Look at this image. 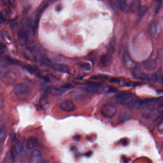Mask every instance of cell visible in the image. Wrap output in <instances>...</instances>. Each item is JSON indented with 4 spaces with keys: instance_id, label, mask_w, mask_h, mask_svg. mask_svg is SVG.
I'll return each mask as SVG.
<instances>
[{
    "instance_id": "obj_41",
    "label": "cell",
    "mask_w": 163,
    "mask_h": 163,
    "mask_svg": "<svg viewBox=\"0 0 163 163\" xmlns=\"http://www.w3.org/2000/svg\"><path fill=\"white\" fill-rule=\"evenodd\" d=\"M159 129L161 130V131H163V122L161 124H160V126H159Z\"/></svg>"
},
{
    "instance_id": "obj_39",
    "label": "cell",
    "mask_w": 163,
    "mask_h": 163,
    "mask_svg": "<svg viewBox=\"0 0 163 163\" xmlns=\"http://www.w3.org/2000/svg\"><path fill=\"white\" fill-rule=\"evenodd\" d=\"M123 160L124 162H128L130 160V159H129L128 158H126L125 156L123 157Z\"/></svg>"
},
{
    "instance_id": "obj_32",
    "label": "cell",
    "mask_w": 163,
    "mask_h": 163,
    "mask_svg": "<svg viewBox=\"0 0 163 163\" xmlns=\"http://www.w3.org/2000/svg\"><path fill=\"white\" fill-rule=\"evenodd\" d=\"M158 112L160 114L161 117L163 118V102L158 108Z\"/></svg>"
},
{
    "instance_id": "obj_24",
    "label": "cell",
    "mask_w": 163,
    "mask_h": 163,
    "mask_svg": "<svg viewBox=\"0 0 163 163\" xmlns=\"http://www.w3.org/2000/svg\"><path fill=\"white\" fill-rule=\"evenodd\" d=\"M110 4L114 11L118 12L120 10L119 6L118 0H110Z\"/></svg>"
},
{
    "instance_id": "obj_33",
    "label": "cell",
    "mask_w": 163,
    "mask_h": 163,
    "mask_svg": "<svg viewBox=\"0 0 163 163\" xmlns=\"http://www.w3.org/2000/svg\"><path fill=\"white\" fill-rule=\"evenodd\" d=\"M25 67H26L25 68H27V70L31 73H35V69H34L33 67H31L30 65H27Z\"/></svg>"
},
{
    "instance_id": "obj_22",
    "label": "cell",
    "mask_w": 163,
    "mask_h": 163,
    "mask_svg": "<svg viewBox=\"0 0 163 163\" xmlns=\"http://www.w3.org/2000/svg\"><path fill=\"white\" fill-rule=\"evenodd\" d=\"M148 9V8L146 5L143 6L142 7H140L138 10V18L141 19V18H142L145 15L147 12V11Z\"/></svg>"
},
{
    "instance_id": "obj_18",
    "label": "cell",
    "mask_w": 163,
    "mask_h": 163,
    "mask_svg": "<svg viewBox=\"0 0 163 163\" xmlns=\"http://www.w3.org/2000/svg\"><path fill=\"white\" fill-rule=\"evenodd\" d=\"M23 144L21 141H17L14 145V151L17 155H20L23 151Z\"/></svg>"
},
{
    "instance_id": "obj_29",
    "label": "cell",
    "mask_w": 163,
    "mask_h": 163,
    "mask_svg": "<svg viewBox=\"0 0 163 163\" xmlns=\"http://www.w3.org/2000/svg\"><path fill=\"white\" fill-rule=\"evenodd\" d=\"M6 134L5 127L4 125H1L0 131V139L1 140H3L5 137Z\"/></svg>"
},
{
    "instance_id": "obj_2",
    "label": "cell",
    "mask_w": 163,
    "mask_h": 163,
    "mask_svg": "<svg viewBox=\"0 0 163 163\" xmlns=\"http://www.w3.org/2000/svg\"><path fill=\"white\" fill-rule=\"evenodd\" d=\"M116 112V108L110 103L104 105L100 110L102 115L106 118H112L115 115Z\"/></svg>"
},
{
    "instance_id": "obj_21",
    "label": "cell",
    "mask_w": 163,
    "mask_h": 163,
    "mask_svg": "<svg viewBox=\"0 0 163 163\" xmlns=\"http://www.w3.org/2000/svg\"><path fill=\"white\" fill-rule=\"evenodd\" d=\"M116 45V42L115 38H112L109 43V46H108V52L110 53H114V52L115 50V46Z\"/></svg>"
},
{
    "instance_id": "obj_5",
    "label": "cell",
    "mask_w": 163,
    "mask_h": 163,
    "mask_svg": "<svg viewBox=\"0 0 163 163\" xmlns=\"http://www.w3.org/2000/svg\"><path fill=\"white\" fill-rule=\"evenodd\" d=\"M17 80L16 73L13 71H8L6 72L2 78L3 83L7 85H13L16 83Z\"/></svg>"
},
{
    "instance_id": "obj_13",
    "label": "cell",
    "mask_w": 163,
    "mask_h": 163,
    "mask_svg": "<svg viewBox=\"0 0 163 163\" xmlns=\"http://www.w3.org/2000/svg\"><path fill=\"white\" fill-rule=\"evenodd\" d=\"M144 100L134 98L128 105L132 109H139L144 107Z\"/></svg>"
},
{
    "instance_id": "obj_14",
    "label": "cell",
    "mask_w": 163,
    "mask_h": 163,
    "mask_svg": "<svg viewBox=\"0 0 163 163\" xmlns=\"http://www.w3.org/2000/svg\"><path fill=\"white\" fill-rule=\"evenodd\" d=\"M52 67L57 71L63 73H68L70 71L69 67L66 65L63 64H54Z\"/></svg>"
},
{
    "instance_id": "obj_36",
    "label": "cell",
    "mask_w": 163,
    "mask_h": 163,
    "mask_svg": "<svg viewBox=\"0 0 163 163\" xmlns=\"http://www.w3.org/2000/svg\"><path fill=\"white\" fill-rule=\"evenodd\" d=\"M9 2L10 3V4L13 7H15L16 5V0H8Z\"/></svg>"
},
{
    "instance_id": "obj_15",
    "label": "cell",
    "mask_w": 163,
    "mask_h": 163,
    "mask_svg": "<svg viewBox=\"0 0 163 163\" xmlns=\"http://www.w3.org/2000/svg\"><path fill=\"white\" fill-rule=\"evenodd\" d=\"M140 5V0H132L129 6V11L134 13L139 10Z\"/></svg>"
},
{
    "instance_id": "obj_3",
    "label": "cell",
    "mask_w": 163,
    "mask_h": 163,
    "mask_svg": "<svg viewBox=\"0 0 163 163\" xmlns=\"http://www.w3.org/2000/svg\"><path fill=\"white\" fill-rule=\"evenodd\" d=\"M115 100L120 104L128 105L134 99L132 94L128 92L119 93L115 96Z\"/></svg>"
},
{
    "instance_id": "obj_12",
    "label": "cell",
    "mask_w": 163,
    "mask_h": 163,
    "mask_svg": "<svg viewBox=\"0 0 163 163\" xmlns=\"http://www.w3.org/2000/svg\"><path fill=\"white\" fill-rule=\"evenodd\" d=\"M100 61L103 67H107L110 65L112 63V57L109 54H105L102 55L100 57Z\"/></svg>"
},
{
    "instance_id": "obj_35",
    "label": "cell",
    "mask_w": 163,
    "mask_h": 163,
    "mask_svg": "<svg viewBox=\"0 0 163 163\" xmlns=\"http://www.w3.org/2000/svg\"><path fill=\"white\" fill-rule=\"evenodd\" d=\"M73 86L70 84H67L65 85H63L61 86V88L63 89H71L72 88Z\"/></svg>"
},
{
    "instance_id": "obj_10",
    "label": "cell",
    "mask_w": 163,
    "mask_h": 163,
    "mask_svg": "<svg viewBox=\"0 0 163 163\" xmlns=\"http://www.w3.org/2000/svg\"><path fill=\"white\" fill-rule=\"evenodd\" d=\"M157 67V63L154 59L148 60L143 64V68L148 72L155 71Z\"/></svg>"
},
{
    "instance_id": "obj_38",
    "label": "cell",
    "mask_w": 163,
    "mask_h": 163,
    "mask_svg": "<svg viewBox=\"0 0 163 163\" xmlns=\"http://www.w3.org/2000/svg\"><path fill=\"white\" fill-rule=\"evenodd\" d=\"M0 106H1V109H2L4 106V100L3 99V96L1 95V103H0Z\"/></svg>"
},
{
    "instance_id": "obj_28",
    "label": "cell",
    "mask_w": 163,
    "mask_h": 163,
    "mask_svg": "<svg viewBox=\"0 0 163 163\" xmlns=\"http://www.w3.org/2000/svg\"><path fill=\"white\" fill-rule=\"evenodd\" d=\"M41 62L43 63L44 64L46 65H52L51 61H50L49 59H48V57H42L41 59Z\"/></svg>"
},
{
    "instance_id": "obj_11",
    "label": "cell",
    "mask_w": 163,
    "mask_h": 163,
    "mask_svg": "<svg viewBox=\"0 0 163 163\" xmlns=\"http://www.w3.org/2000/svg\"><path fill=\"white\" fill-rule=\"evenodd\" d=\"M30 162L32 163H40L42 162V154L38 150L33 151L31 154Z\"/></svg>"
},
{
    "instance_id": "obj_27",
    "label": "cell",
    "mask_w": 163,
    "mask_h": 163,
    "mask_svg": "<svg viewBox=\"0 0 163 163\" xmlns=\"http://www.w3.org/2000/svg\"><path fill=\"white\" fill-rule=\"evenodd\" d=\"M48 104V95L45 94L42 97L41 101V105L42 107H46Z\"/></svg>"
},
{
    "instance_id": "obj_31",
    "label": "cell",
    "mask_w": 163,
    "mask_h": 163,
    "mask_svg": "<svg viewBox=\"0 0 163 163\" xmlns=\"http://www.w3.org/2000/svg\"><path fill=\"white\" fill-rule=\"evenodd\" d=\"M157 1H158V3H157L156 8H155V12L156 14L160 11V10L162 8V5H163V3H162V1L161 0H157Z\"/></svg>"
},
{
    "instance_id": "obj_40",
    "label": "cell",
    "mask_w": 163,
    "mask_h": 163,
    "mask_svg": "<svg viewBox=\"0 0 163 163\" xmlns=\"http://www.w3.org/2000/svg\"><path fill=\"white\" fill-rule=\"evenodd\" d=\"M121 142H122V144H123V145H127V141L126 140H123L121 141Z\"/></svg>"
},
{
    "instance_id": "obj_8",
    "label": "cell",
    "mask_w": 163,
    "mask_h": 163,
    "mask_svg": "<svg viewBox=\"0 0 163 163\" xmlns=\"http://www.w3.org/2000/svg\"><path fill=\"white\" fill-rule=\"evenodd\" d=\"M60 109L66 112H71L75 110L76 106L71 100H65L59 105Z\"/></svg>"
},
{
    "instance_id": "obj_1",
    "label": "cell",
    "mask_w": 163,
    "mask_h": 163,
    "mask_svg": "<svg viewBox=\"0 0 163 163\" xmlns=\"http://www.w3.org/2000/svg\"><path fill=\"white\" fill-rule=\"evenodd\" d=\"M16 98L19 100H25L31 93V89L25 83L17 84L14 89Z\"/></svg>"
},
{
    "instance_id": "obj_30",
    "label": "cell",
    "mask_w": 163,
    "mask_h": 163,
    "mask_svg": "<svg viewBox=\"0 0 163 163\" xmlns=\"http://www.w3.org/2000/svg\"><path fill=\"white\" fill-rule=\"evenodd\" d=\"M80 67L83 70L86 71H89L91 70V66L88 63H84L80 65Z\"/></svg>"
},
{
    "instance_id": "obj_37",
    "label": "cell",
    "mask_w": 163,
    "mask_h": 163,
    "mask_svg": "<svg viewBox=\"0 0 163 163\" xmlns=\"http://www.w3.org/2000/svg\"><path fill=\"white\" fill-rule=\"evenodd\" d=\"M81 137L80 135H76L74 136V137H73V139L75 140V141H80V140L81 139Z\"/></svg>"
},
{
    "instance_id": "obj_20",
    "label": "cell",
    "mask_w": 163,
    "mask_h": 163,
    "mask_svg": "<svg viewBox=\"0 0 163 163\" xmlns=\"http://www.w3.org/2000/svg\"><path fill=\"white\" fill-rule=\"evenodd\" d=\"M153 79L155 82L163 83V77L161 71L160 70L158 71L157 72L153 74Z\"/></svg>"
},
{
    "instance_id": "obj_19",
    "label": "cell",
    "mask_w": 163,
    "mask_h": 163,
    "mask_svg": "<svg viewBox=\"0 0 163 163\" xmlns=\"http://www.w3.org/2000/svg\"><path fill=\"white\" fill-rule=\"evenodd\" d=\"M49 92L53 96H57L61 95L64 92V91H63L62 89H59V88L52 87L49 89Z\"/></svg>"
},
{
    "instance_id": "obj_23",
    "label": "cell",
    "mask_w": 163,
    "mask_h": 163,
    "mask_svg": "<svg viewBox=\"0 0 163 163\" xmlns=\"http://www.w3.org/2000/svg\"><path fill=\"white\" fill-rule=\"evenodd\" d=\"M119 6L120 10L123 12H126L127 10V0H118Z\"/></svg>"
},
{
    "instance_id": "obj_26",
    "label": "cell",
    "mask_w": 163,
    "mask_h": 163,
    "mask_svg": "<svg viewBox=\"0 0 163 163\" xmlns=\"http://www.w3.org/2000/svg\"><path fill=\"white\" fill-rule=\"evenodd\" d=\"M3 61L4 63H6L7 64H16L17 63V62H16V60H14L8 56H5L3 57Z\"/></svg>"
},
{
    "instance_id": "obj_34",
    "label": "cell",
    "mask_w": 163,
    "mask_h": 163,
    "mask_svg": "<svg viewBox=\"0 0 163 163\" xmlns=\"http://www.w3.org/2000/svg\"><path fill=\"white\" fill-rule=\"evenodd\" d=\"M109 81L112 83L118 84L120 82V80L116 78H111L109 80Z\"/></svg>"
},
{
    "instance_id": "obj_25",
    "label": "cell",
    "mask_w": 163,
    "mask_h": 163,
    "mask_svg": "<svg viewBox=\"0 0 163 163\" xmlns=\"http://www.w3.org/2000/svg\"><path fill=\"white\" fill-rule=\"evenodd\" d=\"M158 32V27L155 23H153L150 27V32L152 36H155Z\"/></svg>"
},
{
    "instance_id": "obj_6",
    "label": "cell",
    "mask_w": 163,
    "mask_h": 163,
    "mask_svg": "<svg viewBox=\"0 0 163 163\" xmlns=\"http://www.w3.org/2000/svg\"><path fill=\"white\" fill-rule=\"evenodd\" d=\"M88 91L86 89H78L71 94V96L77 101H83L88 97Z\"/></svg>"
},
{
    "instance_id": "obj_7",
    "label": "cell",
    "mask_w": 163,
    "mask_h": 163,
    "mask_svg": "<svg viewBox=\"0 0 163 163\" xmlns=\"http://www.w3.org/2000/svg\"><path fill=\"white\" fill-rule=\"evenodd\" d=\"M132 76L134 78L138 80H142L145 81H149L150 80V77L147 74L143 72L139 68H134L132 72Z\"/></svg>"
},
{
    "instance_id": "obj_4",
    "label": "cell",
    "mask_w": 163,
    "mask_h": 163,
    "mask_svg": "<svg viewBox=\"0 0 163 163\" xmlns=\"http://www.w3.org/2000/svg\"><path fill=\"white\" fill-rule=\"evenodd\" d=\"M85 89L88 92L93 94H99L103 90V86L96 82H88L84 84Z\"/></svg>"
},
{
    "instance_id": "obj_9",
    "label": "cell",
    "mask_w": 163,
    "mask_h": 163,
    "mask_svg": "<svg viewBox=\"0 0 163 163\" xmlns=\"http://www.w3.org/2000/svg\"><path fill=\"white\" fill-rule=\"evenodd\" d=\"M123 61L124 65L127 68L130 69H134L136 67V63L133 61L132 59H131L130 55L127 52H126L124 53L123 57Z\"/></svg>"
},
{
    "instance_id": "obj_16",
    "label": "cell",
    "mask_w": 163,
    "mask_h": 163,
    "mask_svg": "<svg viewBox=\"0 0 163 163\" xmlns=\"http://www.w3.org/2000/svg\"><path fill=\"white\" fill-rule=\"evenodd\" d=\"M17 36L20 42L23 44L26 43L28 40V36L27 33L24 30L20 29L17 33Z\"/></svg>"
},
{
    "instance_id": "obj_17",
    "label": "cell",
    "mask_w": 163,
    "mask_h": 163,
    "mask_svg": "<svg viewBox=\"0 0 163 163\" xmlns=\"http://www.w3.org/2000/svg\"><path fill=\"white\" fill-rule=\"evenodd\" d=\"M38 144V139L35 137H31L27 142V147L28 149H32L37 146Z\"/></svg>"
}]
</instances>
